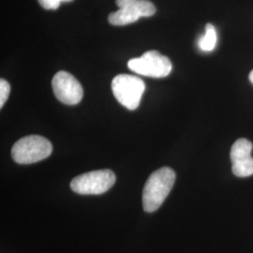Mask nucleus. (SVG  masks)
Instances as JSON below:
<instances>
[{"mask_svg": "<svg viewBox=\"0 0 253 253\" xmlns=\"http://www.w3.org/2000/svg\"><path fill=\"white\" fill-rule=\"evenodd\" d=\"M175 172L169 167H163L152 172L143 190V207L145 212L152 213L163 205L172 190Z\"/></svg>", "mask_w": 253, "mask_h": 253, "instance_id": "obj_1", "label": "nucleus"}, {"mask_svg": "<svg viewBox=\"0 0 253 253\" xmlns=\"http://www.w3.org/2000/svg\"><path fill=\"white\" fill-rule=\"evenodd\" d=\"M52 144L42 136L29 135L21 138L11 148V157L19 164L38 163L49 157Z\"/></svg>", "mask_w": 253, "mask_h": 253, "instance_id": "obj_2", "label": "nucleus"}, {"mask_svg": "<svg viewBox=\"0 0 253 253\" xmlns=\"http://www.w3.org/2000/svg\"><path fill=\"white\" fill-rule=\"evenodd\" d=\"M112 90L121 105L128 110H135L140 105L145 84L134 75L119 74L112 81Z\"/></svg>", "mask_w": 253, "mask_h": 253, "instance_id": "obj_3", "label": "nucleus"}, {"mask_svg": "<svg viewBox=\"0 0 253 253\" xmlns=\"http://www.w3.org/2000/svg\"><path fill=\"white\" fill-rule=\"evenodd\" d=\"M115 183L116 174L105 169L85 172L74 177L71 182V188L82 195H98L110 190Z\"/></svg>", "mask_w": 253, "mask_h": 253, "instance_id": "obj_4", "label": "nucleus"}, {"mask_svg": "<svg viewBox=\"0 0 253 253\" xmlns=\"http://www.w3.org/2000/svg\"><path fill=\"white\" fill-rule=\"evenodd\" d=\"M119 9L109 14V23L113 26H126L141 17H150L156 8L149 0H116Z\"/></svg>", "mask_w": 253, "mask_h": 253, "instance_id": "obj_5", "label": "nucleus"}, {"mask_svg": "<svg viewBox=\"0 0 253 253\" xmlns=\"http://www.w3.org/2000/svg\"><path fill=\"white\" fill-rule=\"evenodd\" d=\"M128 69L133 73L153 78H163L172 72L170 59L158 51L145 52L140 57L132 58L127 62Z\"/></svg>", "mask_w": 253, "mask_h": 253, "instance_id": "obj_6", "label": "nucleus"}, {"mask_svg": "<svg viewBox=\"0 0 253 253\" xmlns=\"http://www.w3.org/2000/svg\"><path fill=\"white\" fill-rule=\"evenodd\" d=\"M52 87L56 99L67 105L78 104L84 96L81 84L67 72H58L54 75Z\"/></svg>", "mask_w": 253, "mask_h": 253, "instance_id": "obj_7", "label": "nucleus"}, {"mask_svg": "<svg viewBox=\"0 0 253 253\" xmlns=\"http://www.w3.org/2000/svg\"><path fill=\"white\" fill-rule=\"evenodd\" d=\"M253 145L252 142L249 140L241 138L237 140L235 144L232 146L231 149V161L232 163L236 162L238 160L250 158L252 157V151H253Z\"/></svg>", "mask_w": 253, "mask_h": 253, "instance_id": "obj_8", "label": "nucleus"}, {"mask_svg": "<svg viewBox=\"0 0 253 253\" xmlns=\"http://www.w3.org/2000/svg\"><path fill=\"white\" fill-rule=\"evenodd\" d=\"M217 31L212 24H208L206 26V33L199 40L198 46L204 52H211L217 45Z\"/></svg>", "mask_w": 253, "mask_h": 253, "instance_id": "obj_9", "label": "nucleus"}, {"mask_svg": "<svg viewBox=\"0 0 253 253\" xmlns=\"http://www.w3.org/2000/svg\"><path fill=\"white\" fill-rule=\"evenodd\" d=\"M233 163V172L238 177H248L253 174V158L238 160Z\"/></svg>", "mask_w": 253, "mask_h": 253, "instance_id": "obj_10", "label": "nucleus"}, {"mask_svg": "<svg viewBox=\"0 0 253 253\" xmlns=\"http://www.w3.org/2000/svg\"><path fill=\"white\" fill-rule=\"evenodd\" d=\"M9 92H10V85L9 83L1 79L0 80V108H2L5 104V102L9 98Z\"/></svg>", "mask_w": 253, "mask_h": 253, "instance_id": "obj_11", "label": "nucleus"}, {"mask_svg": "<svg viewBox=\"0 0 253 253\" xmlns=\"http://www.w3.org/2000/svg\"><path fill=\"white\" fill-rule=\"evenodd\" d=\"M40 5L45 9H57L62 2H72L73 0H38Z\"/></svg>", "mask_w": 253, "mask_h": 253, "instance_id": "obj_12", "label": "nucleus"}, {"mask_svg": "<svg viewBox=\"0 0 253 253\" xmlns=\"http://www.w3.org/2000/svg\"><path fill=\"white\" fill-rule=\"evenodd\" d=\"M250 81L252 82V84H253V71L250 73Z\"/></svg>", "mask_w": 253, "mask_h": 253, "instance_id": "obj_13", "label": "nucleus"}]
</instances>
